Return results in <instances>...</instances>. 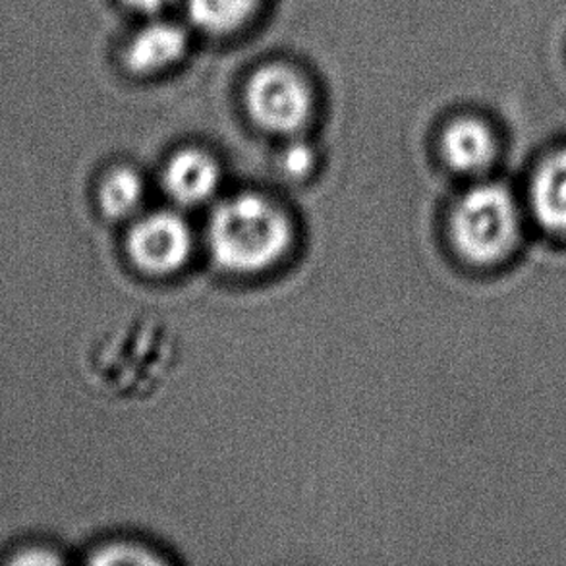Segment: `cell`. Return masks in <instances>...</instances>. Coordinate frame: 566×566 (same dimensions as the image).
Wrapping results in <instances>:
<instances>
[{
    "mask_svg": "<svg viewBox=\"0 0 566 566\" xmlns=\"http://www.w3.org/2000/svg\"><path fill=\"white\" fill-rule=\"evenodd\" d=\"M207 240L222 269L252 275L275 268L289 253L294 244V224L273 199L240 193L217 207Z\"/></svg>",
    "mask_w": 566,
    "mask_h": 566,
    "instance_id": "6da1fadb",
    "label": "cell"
},
{
    "mask_svg": "<svg viewBox=\"0 0 566 566\" xmlns=\"http://www.w3.org/2000/svg\"><path fill=\"white\" fill-rule=\"evenodd\" d=\"M518 232L521 214L505 186H475L452 211V242L468 261L478 265H490L513 252Z\"/></svg>",
    "mask_w": 566,
    "mask_h": 566,
    "instance_id": "7a4b0ae2",
    "label": "cell"
},
{
    "mask_svg": "<svg viewBox=\"0 0 566 566\" xmlns=\"http://www.w3.org/2000/svg\"><path fill=\"white\" fill-rule=\"evenodd\" d=\"M245 101L253 120L275 134L300 130L312 113V93L306 82L294 70L276 64L253 74Z\"/></svg>",
    "mask_w": 566,
    "mask_h": 566,
    "instance_id": "3957f363",
    "label": "cell"
},
{
    "mask_svg": "<svg viewBox=\"0 0 566 566\" xmlns=\"http://www.w3.org/2000/svg\"><path fill=\"white\" fill-rule=\"evenodd\" d=\"M193 238L188 222L172 211L146 214L132 227L128 253L149 275H170L190 260Z\"/></svg>",
    "mask_w": 566,
    "mask_h": 566,
    "instance_id": "277c9868",
    "label": "cell"
},
{
    "mask_svg": "<svg viewBox=\"0 0 566 566\" xmlns=\"http://www.w3.org/2000/svg\"><path fill=\"white\" fill-rule=\"evenodd\" d=\"M221 182L219 165L201 149H182L165 167L163 185L182 206H198L213 196Z\"/></svg>",
    "mask_w": 566,
    "mask_h": 566,
    "instance_id": "5b68a950",
    "label": "cell"
},
{
    "mask_svg": "<svg viewBox=\"0 0 566 566\" xmlns=\"http://www.w3.org/2000/svg\"><path fill=\"white\" fill-rule=\"evenodd\" d=\"M444 161L457 172L475 175L488 169L497 155V138L480 118H459L447 126L441 138Z\"/></svg>",
    "mask_w": 566,
    "mask_h": 566,
    "instance_id": "8992f818",
    "label": "cell"
},
{
    "mask_svg": "<svg viewBox=\"0 0 566 566\" xmlns=\"http://www.w3.org/2000/svg\"><path fill=\"white\" fill-rule=\"evenodd\" d=\"M188 39L185 31L170 22H151L132 38L124 62L136 74H154L182 59Z\"/></svg>",
    "mask_w": 566,
    "mask_h": 566,
    "instance_id": "52a82bcc",
    "label": "cell"
},
{
    "mask_svg": "<svg viewBox=\"0 0 566 566\" xmlns=\"http://www.w3.org/2000/svg\"><path fill=\"white\" fill-rule=\"evenodd\" d=\"M532 207L545 229L566 234V149L553 154L532 182Z\"/></svg>",
    "mask_w": 566,
    "mask_h": 566,
    "instance_id": "ba28073f",
    "label": "cell"
},
{
    "mask_svg": "<svg viewBox=\"0 0 566 566\" xmlns=\"http://www.w3.org/2000/svg\"><path fill=\"white\" fill-rule=\"evenodd\" d=\"M258 0H186L188 15L199 30L222 35L244 25Z\"/></svg>",
    "mask_w": 566,
    "mask_h": 566,
    "instance_id": "9c48e42d",
    "label": "cell"
},
{
    "mask_svg": "<svg viewBox=\"0 0 566 566\" xmlns=\"http://www.w3.org/2000/svg\"><path fill=\"white\" fill-rule=\"evenodd\" d=\"M144 201V180L136 170L115 169L99 188L101 209L111 219H124Z\"/></svg>",
    "mask_w": 566,
    "mask_h": 566,
    "instance_id": "30bf717a",
    "label": "cell"
},
{
    "mask_svg": "<svg viewBox=\"0 0 566 566\" xmlns=\"http://www.w3.org/2000/svg\"><path fill=\"white\" fill-rule=\"evenodd\" d=\"M93 563H99V565H155L161 560L134 545H115V547L103 549L97 557H93Z\"/></svg>",
    "mask_w": 566,
    "mask_h": 566,
    "instance_id": "8fae6325",
    "label": "cell"
},
{
    "mask_svg": "<svg viewBox=\"0 0 566 566\" xmlns=\"http://www.w3.org/2000/svg\"><path fill=\"white\" fill-rule=\"evenodd\" d=\"M283 167L286 172H291L292 177H302L307 170L314 167V151L307 144L294 142L284 149Z\"/></svg>",
    "mask_w": 566,
    "mask_h": 566,
    "instance_id": "7c38bea8",
    "label": "cell"
},
{
    "mask_svg": "<svg viewBox=\"0 0 566 566\" xmlns=\"http://www.w3.org/2000/svg\"><path fill=\"white\" fill-rule=\"evenodd\" d=\"M132 10H138L142 14H159L161 10L169 7L172 0H124Z\"/></svg>",
    "mask_w": 566,
    "mask_h": 566,
    "instance_id": "4fadbf2b",
    "label": "cell"
}]
</instances>
